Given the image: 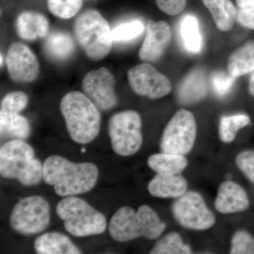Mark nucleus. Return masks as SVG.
Here are the masks:
<instances>
[{
  "instance_id": "obj_5",
  "label": "nucleus",
  "mask_w": 254,
  "mask_h": 254,
  "mask_svg": "<svg viewBox=\"0 0 254 254\" xmlns=\"http://www.w3.org/2000/svg\"><path fill=\"white\" fill-rule=\"evenodd\" d=\"M75 38L85 55L93 61H98L109 54L113 40L109 23L99 11L89 9L75 20Z\"/></svg>"
},
{
  "instance_id": "obj_33",
  "label": "nucleus",
  "mask_w": 254,
  "mask_h": 254,
  "mask_svg": "<svg viewBox=\"0 0 254 254\" xmlns=\"http://www.w3.org/2000/svg\"><path fill=\"white\" fill-rule=\"evenodd\" d=\"M236 163L246 176L254 184V152L247 150L237 157Z\"/></svg>"
},
{
  "instance_id": "obj_20",
  "label": "nucleus",
  "mask_w": 254,
  "mask_h": 254,
  "mask_svg": "<svg viewBox=\"0 0 254 254\" xmlns=\"http://www.w3.org/2000/svg\"><path fill=\"white\" fill-rule=\"evenodd\" d=\"M74 50V41L67 32H53L45 41V53L48 58L55 61H65L71 58Z\"/></svg>"
},
{
  "instance_id": "obj_11",
  "label": "nucleus",
  "mask_w": 254,
  "mask_h": 254,
  "mask_svg": "<svg viewBox=\"0 0 254 254\" xmlns=\"http://www.w3.org/2000/svg\"><path fill=\"white\" fill-rule=\"evenodd\" d=\"M127 77L130 86L136 94L151 100L163 98L171 91L170 79L150 64H141L130 68Z\"/></svg>"
},
{
  "instance_id": "obj_30",
  "label": "nucleus",
  "mask_w": 254,
  "mask_h": 254,
  "mask_svg": "<svg viewBox=\"0 0 254 254\" xmlns=\"http://www.w3.org/2000/svg\"><path fill=\"white\" fill-rule=\"evenodd\" d=\"M28 97L22 91H14L5 95L1 100V110L6 113H20L27 106Z\"/></svg>"
},
{
  "instance_id": "obj_1",
  "label": "nucleus",
  "mask_w": 254,
  "mask_h": 254,
  "mask_svg": "<svg viewBox=\"0 0 254 254\" xmlns=\"http://www.w3.org/2000/svg\"><path fill=\"white\" fill-rule=\"evenodd\" d=\"M98 167L92 163H73L60 155L48 157L43 163V180L54 187L62 197L89 192L98 181Z\"/></svg>"
},
{
  "instance_id": "obj_19",
  "label": "nucleus",
  "mask_w": 254,
  "mask_h": 254,
  "mask_svg": "<svg viewBox=\"0 0 254 254\" xmlns=\"http://www.w3.org/2000/svg\"><path fill=\"white\" fill-rule=\"evenodd\" d=\"M207 93L204 73L197 69L191 71L180 85L178 98L182 104H191L204 98Z\"/></svg>"
},
{
  "instance_id": "obj_9",
  "label": "nucleus",
  "mask_w": 254,
  "mask_h": 254,
  "mask_svg": "<svg viewBox=\"0 0 254 254\" xmlns=\"http://www.w3.org/2000/svg\"><path fill=\"white\" fill-rule=\"evenodd\" d=\"M196 136V123L193 114L180 110L165 127L160 141L163 153L185 155L190 153Z\"/></svg>"
},
{
  "instance_id": "obj_32",
  "label": "nucleus",
  "mask_w": 254,
  "mask_h": 254,
  "mask_svg": "<svg viewBox=\"0 0 254 254\" xmlns=\"http://www.w3.org/2000/svg\"><path fill=\"white\" fill-rule=\"evenodd\" d=\"M232 254H254V239L244 231L236 232L232 240Z\"/></svg>"
},
{
  "instance_id": "obj_29",
  "label": "nucleus",
  "mask_w": 254,
  "mask_h": 254,
  "mask_svg": "<svg viewBox=\"0 0 254 254\" xmlns=\"http://www.w3.org/2000/svg\"><path fill=\"white\" fill-rule=\"evenodd\" d=\"M144 31V26L140 21L125 23L117 26L112 31L113 42L130 41L141 35Z\"/></svg>"
},
{
  "instance_id": "obj_34",
  "label": "nucleus",
  "mask_w": 254,
  "mask_h": 254,
  "mask_svg": "<svg viewBox=\"0 0 254 254\" xmlns=\"http://www.w3.org/2000/svg\"><path fill=\"white\" fill-rule=\"evenodd\" d=\"M159 9L170 16H175L183 11L187 0H156Z\"/></svg>"
},
{
  "instance_id": "obj_14",
  "label": "nucleus",
  "mask_w": 254,
  "mask_h": 254,
  "mask_svg": "<svg viewBox=\"0 0 254 254\" xmlns=\"http://www.w3.org/2000/svg\"><path fill=\"white\" fill-rule=\"evenodd\" d=\"M171 37V29L168 23L164 21H148L145 39L139 50L140 60L155 62L160 59L168 48Z\"/></svg>"
},
{
  "instance_id": "obj_3",
  "label": "nucleus",
  "mask_w": 254,
  "mask_h": 254,
  "mask_svg": "<svg viewBox=\"0 0 254 254\" xmlns=\"http://www.w3.org/2000/svg\"><path fill=\"white\" fill-rule=\"evenodd\" d=\"M166 225L160 221L158 214L148 205H143L136 211L124 206L114 214L110 220L109 232L114 240L127 242L144 237L155 240L163 233Z\"/></svg>"
},
{
  "instance_id": "obj_17",
  "label": "nucleus",
  "mask_w": 254,
  "mask_h": 254,
  "mask_svg": "<svg viewBox=\"0 0 254 254\" xmlns=\"http://www.w3.org/2000/svg\"><path fill=\"white\" fill-rule=\"evenodd\" d=\"M187 180L179 175L157 174L148 185V191L158 198H179L187 192Z\"/></svg>"
},
{
  "instance_id": "obj_38",
  "label": "nucleus",
  "mask_w": 254,
  "mask_h": 254,
  "mask_svg": "<svg viewBox=\"0 0 254 254\" xmlns=\"http://www.w3.org/2000/svg\"><path fill=\"white\" fill-rule=\"evenodd\" d=\"M0 60H1V66H2L3 63H4V57L2 56V55H1Z\"/></svg>"
},
{
  "instance_id": "obj_15",
  "label": "nucleus",
  "mask_w": 254,
  "mask_h": 254,
  "mask_svg": "<svg viewBox=\"0 0 254 254\" xmlns=\"http://www.w3.org/2000/svg\"><path fill=\"white\" fill-rule=\"evenodd\" d=\"M215 205L220 213H233L247 210L250 200L242 187L235 182L227 181L219 187Z\"/></svg>"
},
{
  "instance_id": "obj_37",
  "label": "nucleus",
  "mask_w": 254,
  "mask_h": 254,
  "mask_svg": "<svg viewBox=\"0 0 254 254\" xmlns=\"http://www.w3.org/2000/svg\"><path fill=\"white\" fill-rule=\"evenodd\" d=\"M249 89L251 94L254 97V74L251 78L250 83H249Z\"/></svg>"
},
{
  "instance_id": "obj_6",
  "label": "nucleus",
  "mask_w": 254,
  "mask_h": 254,
  "mask_svg": "<svg viewBox=\"0 0 254 254\" xmlns=\"http://www.w3.org/2000/svg\"><path fill=\"white\" fill-rule=\"evenodd\" d=\"M57 213L65 230L74 237L100 235L107 228L105 215L78 197L64 198L57 206Z\"/></svg>"
},
{
  "instance_id": "obj_24",
  "label": "nucleus",
  "mask_w": 254,
  "mask_h": 254,
  "mask_svg": "<svg viewBox=\"0 0 254 254\" xmlns=\"http://www.w3.org/2000/svg\"><path fill=\"white\" fill-rule=\"evenodd\" d=\"M227 70L235 78L254 71V43H247L232 53L229 58Z\"/></svg>"
},
{
  "instance_id": "obj_35",
  "label": "nucleus",
  "mask_w": 254,
  "mask_h": 254,
  "mask_svg": "<svg viewBox=\"0 0 254 254\" xmlns=\"http://www.w3.org/2000/svg\"><path fill=\"white\" fill-rule=\"evenodd\" d=\"M237 19L244 27L254 29V1L240 8L237 12Z\"/></svg>"
},
{
  "instance_id": "obj_12",
  "label": "nucleus",
  "mask_w": 254,
  "mask_h": 254,
  "mask_svg": "<svg viewBox=\"0 0 254 254\" xmlns=\"http://www.w3.org/2000/svg\"><path fill=\"white\" fill-rule=\"evenodd\" d=\"M116 81L113 73L105 67L89 71L82 81L83 93L98 109L108 111L118 104L115 91Z\"/></svg>"
},
{
  "instance_id": "obj_36",
  "label": "nucleus",
  "mask_w": 254,
  "mask_h": 254,
  "mask_svg": "<svg viewBox=\"0 0 254 254\" xmlns=\"http://www.w3.org/2000/svg\"><path fill=\"white\" fill-rule=\"evenodd\" d=\"M237 6L240 8L244 7L247 5L254 2V0H236Z\"/></svg>"
},
{
  "instance_id": "obj_26",
  "label": "nucleus",
  "mask_w": 254,
  "mask_h": 254,
  "mask_svg": "<svg viewBox=\"0 0 254 254\" xmlns=\"http://www.w3.org/2000/svg\"><path fill=\"white\" fill-rule=\"evenodd\" d=\"M190 247L185 245L181 236L176 232H171L158 241L150 252L151 254H190Z\"/></svg>"
},
{
  "instance_id": "obj_8",
  "label": "nucleus",
  "mask_w": 254,
  "mask_h": 254,
  "mask_svg": "<svg viewBox=\"0 0 254 254\" xmlns=\"http://www.w3.org/2000/svg\"><path fill=\"white\" fill-rule=\"evenodd\" d=\"M50 205L41 195H31L14 205L10 216V226L23 235L41 233L49 225Z\"/></svg>"
},
{
  "instance_id": "obj_23",
  "label": "nucleus",
  "mask_w": 254,
  "mask_h": 254,
  "mask_svg": "<svg viewBox=\"0 0 254 254\" xmlns=\"http://www.w3.org/2000/svg\"><path fill=\"white\" fill-rule=\"evenodd\" d=\"M148 166L158 174L179 175L188 165L184 155L163 153L151 155L148 160Z\"/></svg>"
},
{
  "instance_id": "obj_28",
  "label": "nucleus",
  "mask_w": 254,
  "mask_h": 254,
  "mask_svg": "<svg viewBox=\"0 0 254 254\" xmlns=\"http://www.w3.org/2000/svg\"><path fill=\"white\" fill-rule=\"evenodd\" d=\"M82 5L83 0H48L50 12L62 19H68L76 16Z\"/></svg>"
},
{
  "instance_id": "obj_10",
  "label": "nucleus",
  "mask_w": 254,
  "mask_h": 254,
  "mask_svg": "<svg viewBox=\"0 0 254 254\" xmlns=\"http://www.w3.org/2000/svg\"><path fill=\"white\" fill-rule=\"evenodd\" d=\"M173 213L182 227L190 230H207L215 222L213 212L207 208L201 195L194 191L179 197L173 205Z\"/></svg>"
},
{
  "instance_id": "obj_22",
  "label": "nucleus",
  "mask_w": 254,
  "mask_h": 254,
  "mask_svg": "<svg viewBox=\"0 0 254 254\" xmlns=\"http://www.w3.org/2000/svg\"><path fill=\"white\" fill-rule=\"evenodd\" d=\"M0 131L1 137L23 140L29 136L31 126L27 119L19 113L0 111Z\"/></svg>"
},
{
  "instance_id": "obj_18",
  "label": "nucleus",
  "mask_w": 254,
  "mask_h": 254,
  "mask_svg": "<svg viewBox=\"0 0 254 254\" xmlns=\"http://www.w3.org/2000/svg\"><path fill=\"white\" fill-rule=\"evenodd\" d=\"M35 251L38 254H79L78 250L66 235L59 232H48L36 239Z\"/></svg>"
},
{
  "instance_id": "obj_31",
  "label": "nucleus",
  "mask_w": 254,
  "mask_h": 254,
  "mask_svg": "<svg viewBox=\"0 0 254 254\" xmlns=\"http://www.w3.org/2000/svg\"><path fill=\"white\" fill-rule=\"evenodd\" d=\"M235 77L225 71H216L212 75L211 83L215 94L218 96H225L230 93L235 83Z\"/></svg>"
},
{
  "instance_id": "obj_2",
  "label": "nucleus",
  "mask_w": 254,
  "mask_h": 254,
  "mask_svg": "<svg viewBox=\"0 0 254 254\" xmlns=\"http://www.w3.org/2000/svg\"><path fill=\"white\" fill-rule=\"evenodd\" d=\"M60 110L73 141L86 144L98 136L100 128L99 110L84 93L68 92L60 102Z\"/></svg>"
},
{
  "instance_id": "obj_16",
  "label": "nucleus",
  "mask_w": 254,
  "mask_h": 254,
  "mask_svg": "<svg viewBox=\"0 0 254 254\" xmlns=\"http://www.w3.org/2000/svg\"><path fill=\"white\" fill-rule=\"evenodd\" d=\"M16 31L21 39L34 41L45 38L49 31V21L44 14L27 11L18 15Z\"/></svg>"
},
{
  "instance_id": "obj_13",
  "label": "nucleus",
  "mask_w": 254,
  "mask_h": 254,
  "mask_svg": "<svg viewBox=\"0 0 254 254\" xmlns=\"http://www.w3.org/2000/svg\"><path fill=\"white\" fill-rule=\"evenodd\" d=\"M6 65L9 78L16 83H31L39 75V62L36 55L26 45L20 42L10 45Z\"/></svg>"
},
{
  "instance_id": "obj_7",
  "label": "nucleus",
  "mask_w": 254,
  "mask_h": 254,
  "mask_svg": "<svg viewBox=\"0 0 254 254\" xmlns=\"http://www.w3.org/2000/svg\"><path fill=\"white\" fill-rule=\"evenodd\" d=\"M141 119L133 110L115 113L108 123V133L115 153L129 156L138 151L143 142Z\"/></svg>"
},
{
  "instance_id": "obj_4",
  "label": "nucleus",
  "mask_w": 254,
  "mask_h": 254,
  "mask_svg": "<svg viewBox=\"0 0 254 254\" xmlns=\"http://www.w3.org/2000/svg\"><path fill=\"white\" fill-rule=\"evenodd\" d=\"M43 165L35 158L31 145L22 139L11 140L0 148V175L17 180L26 187L38 185L43 179Z\"/></svg>"
},
{
  "instance_id": "obj_21",
  "label": "nucleus",
  "mask_w": 254,
  "mask_h": 254,
  "mask_svg": "<svg viewBox=\"0 0 254 254\" xmlns=\"http://www.w3.org/2000/svg\"><path fill=\"white\" fill-rule=\"evenodd\" d=\"M203 2L220 31L226 32L232 30L237 18V11L230 0H203Z\"/></svg>"
},
{
  "instance_id": "obj_27",
  "label": "nucleus",
  "mask_w": 254,
  "mask_h": 254,
  "mask_svg": "<svg viewBox=\"0 0 254 254\" xmlns=\"http://www.w3.org/2000/svg\"><path fill=\"white\" fill-rule=\"evenodd\" d=\"M250 123V118L247 115H237L223 117L220 120L219 134L224 143H230L235 139L237 132Z\"/></svg>"
},
{
  "instance_id": "obj_25",
  "label": "nucleus",
  "mask_w": 254,
  "mask_h": 254,
  "mask_svg": "<svg viewBox=\"0 0 254 254\" xmlns=\"http://www.w3.org/2000/svg\"><path fill=\"white\" fill-rule=\"evenodd\" d=\"M184 46L192 53H198L202 48V36L200 33L198 20L193 16L187 15L182 18L180 23Z\"/></svg>"
}]
</instances>
